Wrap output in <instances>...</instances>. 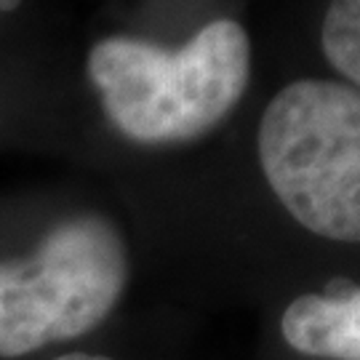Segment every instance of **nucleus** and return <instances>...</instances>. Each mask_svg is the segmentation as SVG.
<instances>
[{
	"mask_svg": "<svg viewBox=\"0 0 360 360\" xmlns=\"http://www.w3.org/2000/svg\"><path fill=\"white\" fill-rule=\"evenodd\" d=\"M142 248L94 198L0 203V360H40L112 334L136 309Z\"/></svg>",
	"mask_w": 360,
	"mask_h": 360,
	"instance_id": "f257e3e1",
	"label": "nucleus"
},
{
	"mask_svg": "<svg viewBox=\"0 0 360 360\" xmlns=\"http://www.w3.org/2000/svg\"><path fill=\"white\" fill-rule=\"evenodd\" d=\"M86 80L104 131L142 155L193 150L224 129L251 83L240 22L211 19L179 49L107 35L86 53Z\"/></svg>",
	"mask_w": 360,
	"mask_h": 360,
	"instance_id": "f03ea898",
	"label": "nucleus"
},
{
	"mask_svg": "<svg viewBox=\"0 0 360 360\" xmlns=\"http://www.w3.org/2000/svg\"><path fill=\"white\" fill-rule=\"evenodd\" d=\"M259 184L315 267L360 262V91L331 77L285 83L254 129Z\"/></svg>",
	"mask_w": 360,
	"mask_h": 360,
	"instance_id": "7ed1b4c3",
	"label": "nucleus"
},
{
	"mask_svg": "<svg viewBox=\"0 0 360 360\" xmlns=\"http://www.w3.org/2000/svg\"><path fill=\"white\" fill-rule=\"evenodd\" d=\"M254 304V360H360V262L294 272Z\"/></svg>",
	"mask_w": 360,
	"mask_h": 360,
	"instance_id": "20e7f679",
	"label": "nucleus"
},
{
	"mask_svg": "<svg viewBox=\"0 0 360 360\" xmlns=\"http://www.w3.org/2000/svg\"><path fill=\"white\" fill-rule=\"evenodd\" d=\"M176 307L142 309L112 334L40 360H195L190 326Z\"/></svg>",
	"mask_w": 360,
	"mask_h": 360,
	"instance_id": "39448f33",
	"label": "nucleus"
},
{
	"mask_svg": "<svg viewBox=\"0 0 360 360\" xmlns=\"http://www.w3.org/2000/svg\"><path fill=\"white\" fill-rule=\"evenodd\" d=\"M326 62L342 83L360 91V0H331L321 27Z\"/></svg>",
	"mask_w": 360,
	"mask_h": 360,
	"instance_id": "423d86ee",
	"label": "nucleus"
},
{
	"mask_svg": "<svg viewBox=\"0 0 360 360\" xmlns=\"http://www.w3.org/2000/svg\"><path fill=\"white\" fill-rule=\"evenodd\" d=\"M19 6H22V0H0V13L19 11Z\"/></svg>",
	"mask_w": 360,
	"mask_h": 360,
	"instance_id": "0eeeda50",
	"label": "nucleus"
}]
</instances>
